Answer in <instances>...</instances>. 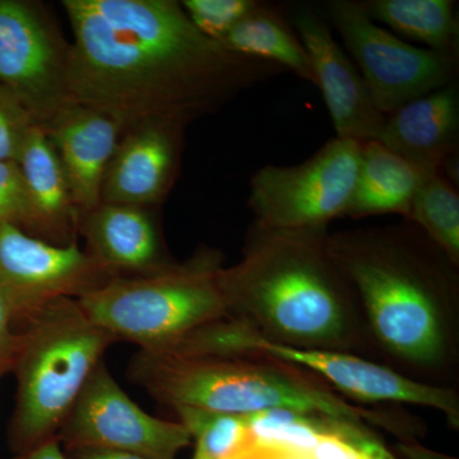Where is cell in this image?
I'll use <instances>...</instances> for the list:
<instances>
[{
	"label": "cell",
	"instance_id": "cell-26",
	"mask_svg": "<svg viewBox=\"0 0 459 459\" xmlns=\"http://www.w3.org/2000/svg\"><path fill=\"white\" fill-rule=\"evenodd\" d=\"M36 126L22 102L0 84V161H17Z\"/></svg>",
	"mask_w": 459,
	"mask_h": 459
},
{
	"label": "cell",
	"instance_id": "cell-13",
	"mask_svg": "<svg viewBox=\"0 0 459 459\" xmlns=\"http://www.w3.org/2000/svg\"><path fill=\"white\" fill-rule=\"evenodd\" d=\"M186 124L144 120L126 126L102 181V204L151 207L168 197L179 171Z\"/></svg>",
	"mask_w": 459,
	"mask_h": 459
},
{
	"label": "cell",
	"instance_id": "cell-23",
	"mask_svg": "<svg viewBox=\"0 0 459 459\" xmlns=\"http://www.w3.org/2000/svg\"><path fill=\"white\" fill-rule=\"evenodd\" d=\"M180 424L195 443V457L223 459L246 439L247 415L212 412V411L175 407Z\"/></svg>",
	"mask_w": 459,
	"mask_h": 459
},
{
	"label": "cell",
	"instance_id": "cell-12",
	"mask_svg": "<svg viewBox=\"0 0 459 459\" xmlns=\"http://www.w3.org/2000/svg\"><path fill=\"white\" fill-rule=\"evenodd\" d=\"M113 277L77 241L48 243L13 225L0 226V290L14 327L63 299L78 300Z\"/></svg>",
	"mask_w": 459,
	"mask_h": 459
},
{
	"label": "cell",
	"instance_id": "cell-9",
	"mask_svg": "<svg viewBox=\"0 0 459 459\" xmlns=\"http://www.w3.org/2000/svg\"><path fill=\"white\" fill-rule=\"evenodd\" d=\"M329 20L359 65L374 105L394 113L407 102L455 82L458 56L418 48L370 20L361 2L333 0Z\"/></svg>",
	"mask_w": 459,
	"mask_h": 459
},
{
	"label": "cell",
	"instance_id": "cell-6",
	"mask_svg": "<svg viewBox=\"0 0 459 459\" xmlns=\"http://www.w3.org/2000/svg\"><path fill=\"white\" fill-rule=\"evenodd\" d=\"M222 267L220 250L201 247L159 273L117 277L77 301L117 342L162 351L195 329L228 318L219 282Z\"/></svg>",
	"mask_w": 459,
	"mask_h": 459
},
{
	"label": "cell",
	"instance_id": "cell-10",
	"mask_svg": "<svg viewBox=\"0 0 459 459\" xmlns=\"http://www.w3.org/2000/svg\"><path fill=\"white\" fill-rule=\"evenodd\" d=\"M56 439L63 449L98 448L133 453L148 459H177L192 437L180 422L144 412L100 362Z\"/></svg>",
	"mask_w": 459,
	"mask_h": 459
},
{
	"label": "cell",
	"instance_id": "cell-15",
	"mask_svg": "<svg viewBox=\"0 0 459 459\" xmlns=\"http://www.w3.org/2000/svg\"><path fill=\"white\" fill-rule=\"evenodd\" d=\"M78 232L87 253L117 277H144L171 267L155 217L146 207L100 204L81 214Z\"/></svg>",
	"mask_w": 459,
	"mask_h": 459
},
{
	"label": "cell",
	"instance_id": "cell-5",
	"mask_svg": "<svg viewBox=\"0 0 459 459\" xmlns=\"http://www.w3.org/2000/svg\"><path fill=\"white\" fill-rule=\"evenodd\" d=\"M20 333L12 371L17 379L16 406L8 427L14 455L56 439L91 374L117 342L72 299L42 307Z\"/></svg>",
	"mask_w": 459,
	"mask_h": 459
},
{
	"label": "cell",
	"instance_id": "cell-25",
	"mask_svg": "<svg viewBox=\"0 0 459 459\" xmlns=\"http://www.w3.org/2000/svg\"><path fill=\"white\" fill-rule=\"evenodd\" d=\"M223 459H365L355 446L336 434H327L307 451L277 448L253 442L246 437L235 451Z\"/></svg>",
	"mask_w": 459,
	"mask_h": 459
},
{
	"label": "cell",
	"instance_id": "cell-31",
	"mask_svg": "<svg viewBox=\"0 0 459 459\" xmlns=\"http://www.w3.org/2000/svg\"><path fill=\"white\" fill-rule=\"evenodd\" d=\"M14 459H68V457L65 455L62 444L56 437V439L41 444L32 451L14 455Z\"/></svg>",
	"mask_w": 459,
	"mask_h": 459
},
{
	"label": "cell",
	"instance_id": "cell-24",
	"mask_svg": "<svg viewBox=\"0 0 459 459\" xmlns=\"http://www.w3.org/2000/svg\"><path fill=\"white\" fill-rule=\"evenodd\" d=\"M259 3L255 0H184L180 4L199 32L211 40L221 42Z\"/></svg>",
	"mask_w": 459,
	"mask_h": 459
},
{
	"label": "cell",
	"instance_id": "cell-27",
	"mask_svg": "<svg viewBox=\"0 0 459 459\" xmlns=\"http://www.w3.org/2000/svg\"><path fill=\"white\" fill-rule=\"evenodd\" d=\"M31 204L17 161H0V226L13 225L29 231Z\"/></svg>",
	"mask_w": 459,
	"mask_h": 459
},
{
	"label": "cell",
	"instance_id": "cell-8",
	"mask_svg": "<svg viewBox=\"0 0 459 459\" xmlns=\"http://www.w3.org/2000/svg\"><path fill=\"white\" fill-rule=\"evenodd\" d=\"M361 143L334 138L307 161L263 166L250 180L247 199L255 225L276 230L327 229L351 202Z\"/></svg>",
	"mask_w": 459,
	"mask_h": 459
},
{
	"label": "cell",
	"instance_id": "cell-11",
	"mask_svg": "<svg viewBox=\"0 0 459 459\" xmlns=\"http://www.w3.org/2000/svg\"><path fill=\"white\" fill-rule=\"evenodd\" d=\"M69 45L33 3L0 0V84L44 128L72 104Z\"/></svg>",
	"mask_w": 459,
	"mask_h": 459
},
{
	"label": "cell",
	"instance_id": "cell-21",
	"mask_svg": "<svg viewBox=\"0 0 459 459\" xmlns=\"http://www.w3.org/2000/svg\"><path fill=\"white\" fill-rule=\"evenodd\" d=\"M361 4L374 22L428 49L458 56L459 22L453 0H368Z\"/></svg>",
	"mask_w": 459,
	"mask_h": 459
},
{
	"label": "cell",
	"instance_id": "cell-2",
	"mask_svg": "<svg viewBox=\"0 0 459 459\" xmlns=\"http://www.w3.org/2000/svg\"><path fill=\"white\" fill-rule=\"evenodd\" d=\"M377 352L398 373L435 385L459 353L458 265L409 220L328 234Z\"/></svg>",
	"mask_w": 459,
	"mask_h": 459
},
{
	"label": "cell",
	"instance_id": "cell-32",
	"mask_svg": "<svg viewBox=\"0 0 459 459\" xmlns=\"http://www.w3.org/2000/svg\"><path fill=\"white\" fill-rule=\"evenodd\" d=\"M400 449L401 452L409 459H455L428 451V449L420 446L419 444H401Z\"/></svg>",
	"mask_w": 459,
	"mask_h": 459
},
{
	"label": "cell",
	"instance_id": "cell-30",
	"mask_svg": "<svg viewBox=\"0 0 459 459\" xmlns=\"http://www.w3.org/2000/svg\"><path fill=\"white\" fill-rule=\"evenodd\" d=\"M68 459H148L133 453L110 451V449L75 448L65 449Z\"/></svg>",
	"mask_w": 459,
	"mask_h": 459
},
{
	"label": "cell",
	"instance_id": "cell-7",
	"mask_svg": "<svg viewBox=\"0 0 459 459\" xmlns=\"http://www.w3.org/2000/svg\"><path fill=\"white\" fill-rule=\"evenodd\" d=\"M165 351L180 355L268 359L318 374L353 400L429 407L443 412L453 427L459 425V395L452 386L419 382L394 368L352 353L295 349L268 342L230 318L195 329L161 352Z\"/></svg>",
	"mask_w": 459,
	"mask_h": 459
},
{
	"label": "cell",
	"instance_id": "cell-3",
	"mask_svg": "<svg viewBox=\"0 0 459 459\" xmlns=\"http://www.w3.org/2000/svg\"><path fill=\"white\" fill-rule=\"evenodd\" d=\"M327 237V229L253 225L241 261L220 271L228 318L281 346L377 352L355 290L329 255Z\"/></svg>",
	"mask_w": 459,
	"mask_h": 459
},
{
	"label": "cell",
	"instance_id": "cell-22",
	"mask_svg": "<svg viewBox=\"0 0 459 459\" xmlns=\"http://www.w3.org/2000/svg\"><path fill=\"white\" fill-rule=\"evenodd\" d=\"M407 220L459 267V193L455 181L444 172L424 175Z\"/></svg>",
	"mask_w": 459,
	"mask_h": 459
},
{
	"label": "cell",
	"instance_id": "cell-19",
	"mask_svg": "<svg viewBox=\"0 0 459 459\" xmlns=\"http://www.w3.org/2000/svg\"><path fill=\"white\" fill-rule=\"evenodd\" d=\"M424 175L379 141L361 143L358 180L346 217L397 214L407 220Z\"/></svg>",
	"mask_w": 459,
	"mask_h": 459
},
{
	"label": "cell",
	"instance_id": "cell-1",
	"mask_svg": "<svg viewBox=\"0 0 459 459\" xmlns=\"http://www.w3.org/2000/svg\"><path fill=\"white\" fill-rule=\"evenodd\" d=\"M63 8L74 36L72 101L124 128L144 120L188 126L285 72L226 50L174 0H65Z\"/></svg>",
	"mask_w": 459,
	"mask_h": 459
},
{
	"label": "cell",
	"instance_id": "cell-29",
	"mask_svg": "<svg viewBox=\"0 0 459 459\" xmlns=\"http://www.w3.org/2000/svg\"><path fill=\"white\" fill-rule=\"evenodd\" d=\"M344 437L367 459H395L365 425H350Z\"/></svg>",
	"mask_w": 459,
	"mask_h": 459
},
{
	"label": "cell",
	"instance_id": "cell-20",
	"mask_svg": "<svg viewBox=\"0 0 459 459\" xmlns=\"http://www.w3.org/2000/svg\"><path fill=\"white\" fill-rule=\"evenodd\" d=\"M220 44L238 56L264 60L316 86L312 60L283 18L259 3Z\"/></svg>",
	"mask_w": 459,
	"mask_h": 459
},
{
	"label": "cell",
	"instance_id": "cell-14",
	"mask_svg": "<svg viewBox=\"0 0 459 459\" xmlns=\"http://www.w3.org/2000/svg\"><path fill=\"white\" fill-rule=\"evenodd\" d=\"M294 25L312 60L316 87L322 91L337 138L359 143L379 140L386 117L374 105L360 72L329 27L305 9L295 14Z\"/></svg>",
	"mask_w": 459,
	"mask_h": 459
},
{
	"label": "cell",
	"instance_id": "cell-28",
	"mask_svg": "<svg viewBox=\"0 0 459 459\" xmlns=\"http://www.w3.org/2000/svg\"><path fill=\"white\" fill-rule=\"evenodd\" d=\"M21 346V333L14 327L11 307L0 290V382L13 371Z\"/></svg>",
	"mask_w": 459,
	"mask_h": 459
},
{
	"label": "cell",
	"instance_id": "cell-17",
	"mask_svg": "<svg viewBox=\"0 0 459 459\" xmlns=\"http://www.w3.org/2000/svg\"><path fill=\"white\" fill-rule=\"evenodd\" d=\"M42 129L59 156L80 216L89 212L101 204L102 181L122 137L123 124L72 102Z\"/></svg>",
	"mask_w": 459,
	"mask_h": 459
},
{
	"label": "cell",
	"instance_id": "cell-16",
	"mask_svg": "<svg viewBox=\"0 0 459 459\" xmlns=\"http://www.w3.org/2000/svg\"><path fill=\"white\" fill-rule=\"evenodd\" d=\"M377 141L422 175L444 172L455 181L459 142L457 81L386 115Z\"/></svg>",
	"mask_w": 459,
	"mask_h": 459
},
{
	"label": "cell",
	"instance_id": "cell-4",
	"mask_svg": "<svg viewBox=\"0 0 459 459\" xmlns=\"http://www.w3.org/2000/svg\"><path fill=\"white\" fill-rule=\"evenodd\" d=\"M128 377L166 406L252 415L290 410L341 422L379 424L397 433L400 424L382 412L352 406L295 367L259 358L180 355L140 350Z\"/></svg>",
	"mask_w": 459,
	"mask_h": 459
},
{
	"label": "cell",
	"instance_id": "cell-18",
	"mask_svg": "<svg viewBox=\"0 0 459 459\" xmlns=\"http://www.w3.org/2000/svg\"><path fill=\"white\" fill-rule=\"evenodd\" d=\"M17 162L31 204L27 234L56 246L74 243L80 212L56 148L41 126L30 133Z\"/></svg>",
	"mask_w": 459,
	"mask_h": 459
},
{
	"label": "cell",
	"instance_id": "cell-33",
	"mask_svg": "<svg viewBox=\"0 0 459 459\" xmlns=\"http://www.w3.org/2000/svg\"><path fill=\"white\" fill-rule=\"evenodd\" d=\"M193 459H202V458L195 457V458H193Z\"/></svg>",
	"mask_w": 459,
	"mask_h": 459
}]
</instances>
